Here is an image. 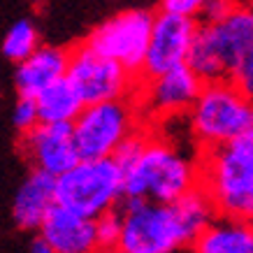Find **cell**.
Returning <instances> with one entry per match:
<instances>
[{
  "label": "cell",
  "mask_w": 253,
  "mask_h": 253,
  "mask_svg": "<svg viewBox=\"0 0 253 253\" xmlns=\"http://www.w3.org/2000/svg\"><path fill=\"white\" fill-rule=\"evenodd\" d=\"M202 84L205 82L186 63L163 72V75H156L151 79L137 82V86L142 88L139 91L142 107L156 116H172L188 112L198 98Z\"/></svg>",
  "instance_id": "cell-12"
},
{
  "label": "cell",
  "mask_w": 253,
  "mask_h": 253,
  "mask_svg": "<svg viewBox=\"0 0 253 253\" xmlns=\"http://www.w3.org/2000/svg\"><path fill=\"white\" fill-rule=\"evenodd\" d=\"M200 186L216 214L253 221V128L223 144L207 146Z\"/></svg>",
  "instance_id": "cell-2"
},
{
  "label": "cell",
  "mask_w": 253,
  "mask_h": 253,
  "mask_svg": "<svg viewBox=\"0 0 253 253\" xmlns=\"http://www.w3.org/2000/svg\"><path fill=\"white\" fill-rule=\"evenodd\" d=\"M154 12L151 9H126L119 14L109 16L107 21L95 26L84 44H88L93 51L114 58L139 82L142 65H144L146 46L151 38L154 26Z\"/></svg>",
  "instance_id": "cell-8"
},
{
  "label": "cell",
  "mask_w": 253,
  "mask_h": 253,
  "mask_svg": "<svg viewBox=\"0 0 253 253\" xmlns=\"http://www.w3.org/2000/svg\"><path fill=\"white\" fill-rule=\"evenodd\" d=\"M56 205V176L42 169H31V174L16 188L12 218L21 230H38L49 209Z\"/></svg>",
  "instance_id": "cell-15"
},
{
  "label": "cell",
  "mask_w": 253,
  "mask_h": 253,
  "mask_svg": "<svg viewBox=\"0 0 253 253\" xmlns=\"http://www.w3.org/2000/svg\"><path fill=\"white\" fill-rule=\"evenodd\" d=\"M123 198V172L112 156L82 158L56 176V205L86 218H98Z\"/></svg>",
  "instance_id": "cell-6"
},
{
  "label": "cell",
  "mask_w": 253,
  "mask_h": 253,
  "mask_svg": "<svg viewBox=\"0 0 253 253\" xmlns=\"http://www.w3.org/2000/svg\"><path fill=\"white\" fill-rule=\"evenodd\" d=\"M38 232L56 253H95L100 249L95 237V221L75 214L61 205L49 209Z\"/></svg>",
  "instance_id": "cell-13"
},
{
  "label": "cell",
  "mask_w": 253,
  "mask_h": 253,
  "mask_svg": "<svg viewBox=\"0 0 253 253\" xmlns=\"http://www.w3.org/2000/svg\"><path fill=\"white\" fill-rule=\"evenodd\" d=\"M28 253H56V251H54V249H51V246L46 244L44 239H42V237H40V235H38V237L33 239L31 251H28Z\"/></svg>",
  "instance_id": "cell-25"
},
{
  "label": "cell",
  "mask_w": 253,
  "mask_h": 253,
  "mask_svg": "<svg viewBox=\"0 0 253 253\" xmlns=\"http://www.w3.org/2000/svg\"><path fill=\"white\" fill-rule=\"evenodd\" d=\"M38 46H40L38 28L28 19H19L7 31V35L2 38V56L12 63H19L26 56H31Z\"/></svg>",
  "instance_id": "cell-18"
},
{
  "label": "cell",
  "mask_w": 253,
  "mask_h": 253,
  "mask_svg": "<svg viewBox=\"0 0 253 253\" xmlns=\"http://www.w3.org/2000/svg\"><path fill=\"white\" fill-rule=\"evenodd\" d=\"M12 123L19 132L33 128L35 123H40L38 119V105H35V98H26V95H19L14 105V112H12Z\"/></svg>",
  "instance_id": "cell-22"
},
{
  "label": "cell",
  "mask_w": 253,
  "mask_h": 253,
  "mask_svg": "<svg viewBox=\"0 0 253 253\" xmlns=\"http://www.w3.org/2000/svg\"><path fill=\"white\" fill-rule=\"evenodd\" d=\"M228 79L253 102V46L242 56V61L235 65Z\"/></svg>",
  "instance_id": "cell-21"
},
{
  "label": "cell",
  "mask_w": 253,
  "mask_h": 253,
  "mask_svg": "<svg viewBox=\"0 0 253 253\" xmlns=\"http://www.w3.org/2000/svg\"><path fill=\"white\" fill-rule=\"evenodd\" d=\"M235 7V0H205V5L200 7L198 16L202 19V23L218 21Z\"/></svg>",
  "instance_id": "cell-23"
},
{
  "label": "cell",
  "mask_w": 253,
  "mask_h": 253,
  "mask_svg": "<svg viewBox=\"0 0 253 253\" xmlns=\"http://www.w3.org/2000/svg\"><path fill=\"white\" fill-rule=\"evenodd\" d=\"M191 130L202 146H216L253 128V102L230 79L205 82L191 105Z\"/></svg>",
  "instance_id": "cell-5"
},
{
  "label": "cell",
  "mask_w": 253,
  "mask_h": 253,
  "mask_svg": "<svg viewBox=\"0 0 253 253\" xmlns=\"http://www.w3.org/2000/svg\"><path fill=\"white\" fill-rule=\"evenodd\" d=\"M146 142H149V132L135 128V130H132L128 137H123L121 144L112 151V161L119 165V169H121L123 174H126L130 168H135V163L142 158Z\"/></svg>",
  "instance_id": "cell-19"
},
{
  "label": "cell",
  "mask_w": 253,
  "mask_h": 253,
  "mask_svg": "<svg viewBox=\"0 0 253 253\" xmlns=\"http://www.w3.org/2000/svg\"><path fill=\"white\" fill-rule=\"evenodd\" d=\"M119 249L126 253H174L193 244L214 221L216 209L202 186H195L174 202L121 198Z\"/></svg>",
  "instance_id": "cell-1"
},
{
  "label": "cell",
  "mask_w": 253,
  "mask_h": 253,
  "mask_svg": "<svg viewBox=\"0 0 253 253\" xmlns=\"http://www.w3.org/2000/svg\"><path fill=\"white\" fill-rule=\"evenodd\" d=\"M253 46V7L235 5L211 23H200L188 49L186 65L202 82L228 79L242 56Z\"/></svg>",
  "instance_id": "cell-3"
},
{
  "label": "cell",
  "mask_w": 253,
  "mask_h": 253,
  "mask_svg": "<svg viewBox=\"0 0 253 253\" xmlns=\"http://www.w3.org/2000/svg\"><path fill=\"white\" fill-rule=\"evenodd\" d=\"M68 49L61 46L40 44L31 56L16 63L14 70V86L19 95L38 98L40 93L51 84L61 82L68 72Z\"/></svg>",
  "instance_id": "cell-14"
},
{
  "label": "cell",
  "mask_w": 253,
  "mask_h": 253,
  "mask_svg": "<svg viewBox=\"0 0 253 253\" xmlns=\"http://www.w3.org/2000/svg\"><path fill=\"white\" fill-rule=\"evenodd\" d=\"M200 184V169L165 139L149 135L144 154L123 174V198L174 202Z\"/></svg>",
  "instance_id": "cell-4"
},
{
  "label": "cell",
  "mask_w": 253,
  "mask_h": 253,
  "mask_svg": "<svg viewBox=\"0 0 253 253\" xmlns=\"http://www.w3.org/2000/svg\"><path fill=\"white\" fill-rule=\"evenodd\" d=\"M137 107L130 98L84 105L72 121V139L79 158H107L123 137L135 130Z\"/></svg>",
  "instance_id": "cell-7"
},
{
  "label": "cell",
  "mask_w": 253,
  "mask_h": 253,
  "mask_svg": "<svg viewBox=\"0 0 253 253\" xmlns=\"http://www.w3.org/2000/svg\"><path fill=\"white\" fill-rule=\"evenodd\" d=\"M19 135L21 154L33 169L58 176L82 161L72 139V123H35Z\"/></svg>",
  "instance_id": "cell-11"
},
{
  "label": "cell",
  "mask_w": 253,
  "mask_h": 253,
  "mask_svg": "<svg viewBox=\"0 0 253 253\" xmlns=\"http://www.w3.org/2000/svg\"><path fill=\"white\" fill-rule=\"evenodd\" d=\"M40 123H72L84 109V102L65 77L35 98Z\"/></svg>",
  "instance_id": "cell-17"
},
{
  "label": "cell",
  "mask_w": 253,
  "mask_h": 253,
  "mask_svg": "<svg viewBox=\"0 0 253 253\" xmlns=\"http://www.w3.org/2000/svg\"><path fill=\"white\" fill-rule=\"evenodd\" d=\"M198 31V19L172 12H158L154 16L151 38L146 46L144 65H142V79H151L156 75H163L168 70L184 65L188 58V49Z\"/></svg>",
  "instance_id": "cell-10"
},
{
  "label": "cell",
  "mask_w": 253,
  "mask_h": 253,
  "mask_svg": "<svg viewBox=\"0 0 253 253\" xmlns=\"http://www.w3.org/2000/svg\"><path fill=\"white\" fill-rule=\"evenodd\" d=\"M65 79L77 91L84 105L130 98V93L137 86V79L121 63L93 51L84 42L70 49Z\"/></svg>",
  "instance_id": "cell-9"
},
{
  "label": "cell",
  "mask_w": 253,
  "mask_h": 253,
  "mask_svg": "<svg viewBox=\"0 0 253 253\" xmlns=\"http://www.w3.org/2000/svg\"><path fill=\"white\" fill-rule=\"evenodd\" d=\"M191 246L195 253H253V221L214 218Z\"/></svg>",
  "instance_id": "cell-16"
},
{
  "label": "cell",
  "mask_w": 253,
  "mask_h": 253,
  "mask_svg": "<svg viewBox=\"0 0 253 253\" xmlns=\"http://www.w3.org/2000/svg\"><path fill=\"white\" fill-rule=\"evenodd\" d=\"M202 5H205V0H161L163 12L184 14V16H198Z\"/></svg>",
  "instance_id": "cell-24"
},
{
  "label": "cell",
  "mask_w": 253,
  "mask_h": 253,
  "mask_svg": "<svg viewBox=\"0 0 253 253\" xmlns=\"http://www.w3.org/2000/svg\"><path fill=\"white\" fill-rule=\"evenodd\" d=\"M93 221H95L98 246H119V237H121V211H119V207L100 214Z\"/></svg>",
  "instance_id": "cell-20"
},
{
  "label": "cell",
  "mask_w": 253,
  "mask_h": 253,
  "mask_svg": "<svg viewBox=\"0 0 253 253\" xmlns=\"http://www.w3.org/2000/svg\"><path fill=\"white\" fill-rule=\"evenodd\" d=\"M95 253H126L123 249H119V246H100Z\"/></svg>",
  "instance_id": "cell-26"
}]
</instances>
